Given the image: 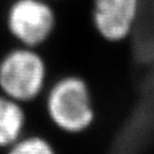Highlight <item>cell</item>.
<instances>
[{
    "label": "cell",
    "instance_id": "6da1fadb",
    "mask_svg": "<svg viewBox=\"0 0 154 154\" xmlns=\"http://www.w3.org/2000/svg\"><path fill=\"white\" fill-rule=\"evenodd\" d=\"M46 111L51 123L64 134L87 131L96 118L93 96L83 78L67 74L57 79L46 96Z\"/></svg>",
    "mask_w": 154,
    "mask_h": 154
},
{
    "label": "cell",
    "instance_id": "7a4b0ae2",
    "mask_svg": "<svg viewBox=\"0 0 154 154\" xmlns=\"http://www.w3.org/2000/svg\"><path fill=\"white\" fill-rule=\"evenodd\" d=\"M47 82V64L35 48L21 47L9 51L0 62L2 95L26 103L39 97Z\"/></svg>",
    "mask_w": 154,
    "mask_h": 154
},
{
    "label": "cell",
    "instance_id": "3957f363",
    "mask_svg": "<svg viewBox=\"0 0 154 154\" xmlns=\"http://www.w3.org/2000/svg\"><path fill=\"white\" fill-rule=\"evenodd\" d=\"M56 13L48 0H15L7 13L11 35L24 47L37 48L54 33Z\"/></svg>",
    "mask_w": 154,
    "mask_h": 154
},
{
    "label": "cell",
    "instance_id": "277c9868",
    "mask_svg": "<svg viewBox=\"0 0 154 154\" xmlns=\"http://www.w3.org/2000/svg\"><path fill=\"white\" fill-rule=\"evenodd\" d=\"M140 7L142 0H93L94 29L107 42H122L136 26Z\"/></svg>",
    "mask_w": 154,
    "mask_h": 154
},
{
    "label": "cell",
    "instance_id": "5b68a950",
    "mask_svg": "<svg viewBox=\"0 0 154 154\" xmlns=\"http://www.w3.org/2000/svg\"><path fill=\"white\" fill-rule=\"evenodd\" d=\"M25 113L18 103L5 95L0 96V147H9L22 137Z\"/></svg>",
    "mask_w": 154,
    "mask_h": 154
},
{
    "label": "cell",
    "instance_id": "8992f818",
    "mask_svg": "<svg viewBox=\"0 0 154 154\" xmlns=\"http://www.w3.org/2000/svg\"><path fill=\"white\" fill-rule=\"evenodd\" d=\"M9 147L8 154H57L49 140L41 136L21 137Z\"/></svg>",
    "mask_w": 154,
    "mask_h": 154
}]
</instances>
